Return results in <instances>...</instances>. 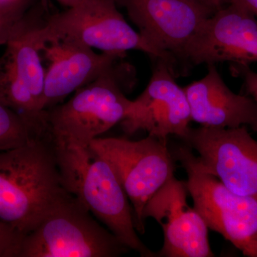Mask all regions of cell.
I'll list each match as a JSON object with an SVG mask.
<instances>
[{
	"mask_svg": "<svg viewBox=\"0 0 257 257\" xmlns=\"http://www.w3.org/2000/svg\"><path fill=\"white\" fill-rule=\"evenodd\" d=\"M68 194L48 133L0 152V220L23 236Z\"/></svg>",
	"mask_w": 257,
	"mask_h": 257,
	"instance_id": "obj_1",
	"label": "cell"
},
{
	"mask_svg": "<svg viewBox=\"0 0 257 257\" xmlns=\"http://www.w3.org/2000/svg\"><path fill=\"white\" fill-rule=\"evenodd\" d=\"M52 141L66 190L128 249L157 256L139 238L131 203L109 163L89 146Z\"/></svg>",
	"mask_w": 257,
	"mask_h": 257,
	"instance_id": "obj_2",
	"label": "cell"
},
{
	"mask_svg": "<svg viewBox=\"0 0 257 257\" xmlns=\"http://www.w3.org/2000/svg\"><path fill=\"white\" fill-rule=\"evenodd\" d=\"M187 175L186 181L194 207L209 229L219 233L243 253L257 257V198L233 192L214 175L203 170L189 146L172 150Z\"/></svg>",
	"mask_w": 257,
	"mask_h": 257,
	"instance_id": "obj_3",
	"label": "cell"
},
{
	"mask_svg": "<svg viewBox=\"0 0 257 257\" xmlns=\"http://www.w3.org/2000/svg\"><path fill=\"white\" fill-rule=\"evenodd\" d=\"M128 250L69 193L24 236L20 257H116Z\"/></svg>",
	"mask_w": 257,
	"mask_h": 257,
	"instance_id": "obj_4",
	"label": "cell"
},
{
	"mask_svg": "<svg viewBox=\"0 0 257 257\" xmlns=\"http://www.w3.org/2000/svg\"><path fill=\"white\" fill-rule=\"evenodd\" d=\"M38 47L57 40H69L103 52H145L152 58L160 55L127 23L114 0H82L65 11L50 15L40 28L28 32Z\"/></svg>",
	"mask_w": 257,
	"mask_h": 257,
	"instance_id": "obj_5",
	"label": "cell"
},
{
	"mask_svg": "<svg viewBox=\"0 0 257 257\" xmlns=\"http://www.w3.org/2000/svg\"><path fill=\"white\" fill-rule=\"evenodd\" d=\"M132 104L121 90L116 69L78 89L67 102L45 110V127L55 141L87 147L124 121Z\"/></svg>",
	"mask_w": 257,
	"mask_h": 257,
	"instance_id": "obj_6",
	"label": "cell"
},
{
	"mask_svg": "<svg viewBox=\"0 0 257 257\" xmlns=\"http://www.w3.org/2000/svg\"><path fill=\"white\" fill-rule=\"evenodd\" d=\"M89 147L111 166L131 203L137 231L144 234L145 204L175 176V160L167 141L150 135L139 141L97 138Z\"/></svg>",
	"mask_w": 257,
	"mask_h": 257,
	"instance_id": "obj_7",
	"label": "cell"
},
{
	"mask_svg": "<svg viewBox=\"0 0 257 257\" xmlns=\"http://www.w3.org/2000/svg\"><path fill=\"white\" fill-rule=\"evenodd\" d=\"M124 8L144 40L176 74L184 51L203 23L215 13L196 0H114Z\"/></svg>",
	"mask_w": 257,
	"mask_h": 257,
	"instance_id": "obj_8",
	"label": "cell"
},
{
	"mask_svg": "<svg viewBox=\"0 0 257 257\" xmlns=\"http://www.w3.org/2000/svg\"><path fill=\"white\" fill-rule=\"evenodd\" d=\"M183 143L203 170L236 194L257 198V141L246 126L189 128Z\"/></svg>",
	"mask_w": 257,
	"mask_h": 257,
	"instance_id": "obj_9",
	"label": "cell"
},
{
	"mask_svg": "<svg viewBox=\"0 0 257 257\" xmlns=\"http://www.w3.org/2000/svg\"><path fill=\"white\" fill-rule=\"evenodd\" d=\"M187 65L257 62V18L238 0L216 11L203 23L184 51Z\"/></svg>",
	"mask_w": 257,
	"mask_h": 257,
	"instance_id": "obj_10",
	"label": "cell"
},
{
	"mask_svg": "<svg viewBox=\"0 0 257 257\" xmlns=\"http://www.w3.org/2000/svg\"><path fill=\"white\" fill-rule=\"evenodd\" d=\"M186 181L175 176L147 202L143 219L152 218L160 225L164 235L161 257H213L209 228L197 209L189 205Z\"/></svg>",
	"mask_w": 257,
	"mask_h": 257,
	"instance_id": "obj_11",
	"label": "cell"
},
{
	"mask_svg": "<svg viewBox=\"0 0 257 257\" xmlns=\"http://www.w3.org/2000/svg\"><path fill=\"white\" fill-rule=\"evenodd\" d=\"M157 64L148 85L141 95L133 101L126 119L121 121L128 135L144 130L149 135L167 141L170 135L181 140L188 133L192 121L190 108L184 87L165 61Z\"/></svg>",
	"mask_w": 257,
	"mask_h": 257,
	"instance_id": "obj_12",
	"label": "cell"
},
{
	"mask_svg": "<svg viewBox=\"0 0 257 257\" xmlns=\"http://www.w3.org/2000/svg\"><path fill=\"white\" fill-rule=\"evenodd\" d=\"M40 50L50 62L45 74L44 111L104 74L116 70L118 61L125 56L116 52L97 54L90 47L69 40L48 42Z\"/></svg>",
	"mask_w": 257,
	"mask_h": 257,
	"instance_id": "obj_13",
	"label": "cell"
},
{
	"mask_svg": "<svg viewBox=\"0 0 257 257\" xmlns=\"http://www.w3.org/2000/svg\"><path fill=\"white\" fill-rule=\"evenodd\" d=\"M207 74L184 87L192 121L203 126L250 127L257 132V105L251 96L236 94L225 84L215 64Z\"/></svg>",
	"mask_w": 257,
	"mask_h": 257,
	"instance_id": "obj_14",
	"label": "cell"
},
{
	"mask_svg": "<svg viewBox=\"0 0 257 257\" xmlns=\"http://www.w3.org/2000/svg\"><path fill=\"white\" fill-rule=\"evenodd\" d=\"M45 135L0 101V152L16 148Z\"/></svg>",
	"mask_w": 257,
	"mask_h": 257,
	"instance_id": "obj_15",
	"label": "cell"
},
{
	"mask_svg": "<svg viewBox=\"0 0 257 257\" xmlns=\"http://www.w3.org/2000/svg\"><path fill=\"white\" fill-rule=\"evenodd\" d=\"M36 3L33 0H18L0 4V46L6 45L33 15Z\"/></svg>",
	"mask_w": 257,
	"mask_h": 257,
	"instance_id": "obj_16",
	"label": "cell"
},
{
	"mask_svg": "<svg viewBox=\"0 0 257 257\" xmlns=\"http://www.w3.org/2000/svg\"><path fill=\"white\" fill-rule=\"evenodd\" d=\"M24 236L0 220V257H20Z\"/></svg>",
	"mask_w": 257,
	"mask_h": 257,
	"instance_id": "obj_17",
	"label": "cell"
},
{
	"mask_svg": "<svg viewBox=\"0 0 257 257\" xmlns=\"http://www.w3.org/2000/svg\"><path fill=\"white\" fill-rule=\"evenodd\" d=\"M231 70L236 75L241 76L248 95L251 96L257 105V73L249 66L231 65Z\"/></svg>",
	"mask_w": 257,
	"mask_h": 257,
	"instance_id": "obj_18",
	"label": "cell"
},
{
	"mask_svg": "<svg viewBox=\"0 0 257 257\" xmlns=\"http://www.w3.org/2000/svg\"><path fill=\"white\" fill-rule=\"evenodd\" d=\"M196 1L209 7L216 12L225 5L229 4L231 0H196Z\"/></svg>",
	"mask_w": 257,
	"mask_h": 257,
	"instance_id": "obj_19",
	"label": "cell"
},
{
	"mask_svg": "<svg viewBox=\"0 0 257 257\" xmlns=\"http://www.w3.org/2000/svg\"><path fill=\"white\" fill-rule=\"evenodd\" d=\"M257 18V0H238Z\"/></svg>",
	"mask_w": 257,
	"mask_h": 257,
	"instance_id": "obj_20",
	"label": "cell"
},
{
	"mask_svg": "<svg viewBox=\"0 0 257 257\" xmlns=\"http://www.w3.org/2000/svg\"><path fill=\"white\" fill-rule=\"evenodd\" d=\"M57 1L68 8L77 5V3H79V2L82 1V0H57Z\"/></svg>",
	"mask_w": 257,
	"mask_h": 257,
	"instance_id": "obj_21",
	"label": "cell"
},
{
	"mask_svg": "<svg viewBox=\"0 0 257 257\" xmlns=\"http://www.w3.org/2000/svg\"><path fill=\"white\" fill-rule=\"evenodd\" d=\"M18 0H0V4H8V3H14Z\"/></svg>",
	"mask_w": 257,
	"mask_h": 257,
	"instance_id": "obj_22",
	"label": "cell"
}]
</instances>
